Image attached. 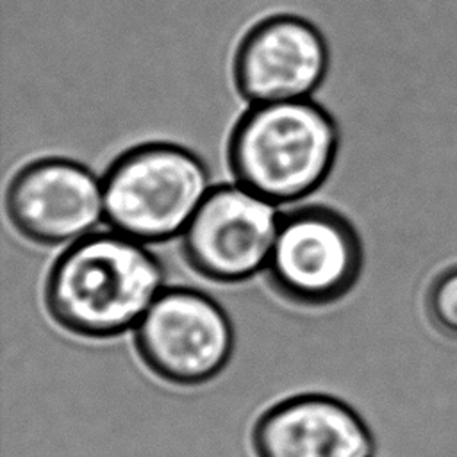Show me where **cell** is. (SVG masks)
<instances>
[{
    "label": "cell",
    "mask_w": 457,
    "mask_h": 457,
    "mask_svg": "<svg viewBox=\"0 0 457 457\" xmlns=\"http://www.w3.org/2000/svg\"><path fill=\"white\" fill-rule=\"evenodd\" d=\"M162 289L164 266L145 243L116 230H95L57 255L43 302L62 330L109 339L136 327Z\"/></svg>",
    "instance_id": "1"
},
{
    "label": "cell",
    "mask_w": 457,
    "mask_h": 457,
    "mask_svg": "<svg viewBox=\"0 0 457 457\" xmlns=\"http://www.w3.org/2000/svg\"><path fill=\"white\" fill-rule=\"evenodd\" d=\"M337 150V123L318 102L252 104L230 130L227 162L236 184L275 205H289L325 184Z\"/></svg>",
    "instance_id": "2"
},
{
    "label": "cell",
    "mask_w": 457,
    "mask_h": 457,
    "mask_svg": "<svg viewBox=\"0 0 457 457\" xmlns=\"http://www.w3.org/2000/svg\"><path fill=\"white\" fill-rule=\"evenodd\" d=\"M100 179L104 221L141 243H164L182 234L211 189L202 157L170 141L121 152Z\"/></svg>",
    "instance_id": "3"
},
{
    "label": "cell",
    "mask_w": 457,
    "mask_h": 457,
    "mask_svg": "<svg viewBox=\"0 0 457 457\" xmlns=\"http://www.w3.org/2000/svg\"><path fill=\"white\" fill-rule=\"evenodd\" d=\"M364 268V245L352 220L332 205H296L278 218L266 266L284 302L321 309L346 298Z\"/></svg>",
    "instance_id": "4"
},
{
    "label": "cell",
    "mask_w": 457,
    "mask_h": 457,
    "mask_svg": "<svg viewBox=\"0 0 457 457\" xmlns=\"http://www.w3.org/2000/svg\"><path fill=\"white\" fill-rule=\"evenodd\" d=\"M134 346L143 364L161 380L198 386L214 378L234 352V327L207 293L164 287L134 330Z\"/></svg>",
    "instance_id": "5"
},
{
    "label": "cell",
    "mask_w": 457,
    "mask_h": 457,
    "mask_svg": "<svg viewBox=\"0 0 457 457\" xmlns=\"http://www.w3.org/2000/svg\"><path fill=\"white\" fill-rule=\"evenodd\" d=\"M275 207L239 184L211 187L180 234L187 266L218 284H239L266 270L280 218Z\"/></svg>",
    "instance_id": "6"
},
{
    "label": "cell",
    "mask_w": 457,
    "mask_h": 457,
    "mask_svg": "<svg viewBox=\"0 0 457 457\" xmlns=\"http://www.w3.org/2000/svg\"><path fill=\"white\" fill-rule=\"evenodd\" d=\"M5 214L12 228L34 245H71L104 220L102 179L70 157H37L11 177Z\"/></svg>",
    "instance_id": "7"
},
{
    "label": "cell",
    "mask_w": 457,
    "mask_h": 457,
    "mask_svg": "<svg viewBox=\"0 0 457 457\" xmlns=\"http://www.w3.org/2000/svg\"><path fill=\"white\" fill-rule=\"evenodd\" d=\"M328 64L321 30L298 14L280 12L259 20L239 39L232 80L250 104L302 100L321 86Z\"/></svg>",
    "instance_id": "8"
},
{
    "label": "cell",
    "mask_w": 457,
    "mask_h": 457,
    "mask_svg": "<svg viewBox=\"0 0 457 457\" xmlns=\"http://www.w3.org/2000/svg\"><path fill=\"white\" fill-rule=\"evenodd\" d=\"M252 443L257 457H370L373 437L364 420L327 395H300L261 414Z\"/></svg>",
    "instance_id": "9"
},
{
    "label": "cell",
    "mask_w": 457,
    "mask_h": 457,
    "mask_svg": "<svg viewBox=\"0 0 457 457\" xmlns=\"http://www.w3.org/2000/svg\"><path fill=\"white\" fill-rule=\"evenodd\" d=\"M425 312L439 334L457 339V264L434 275L425 293Z\"/></svg>",
    "instance_id": "10"
}]
</instances>
